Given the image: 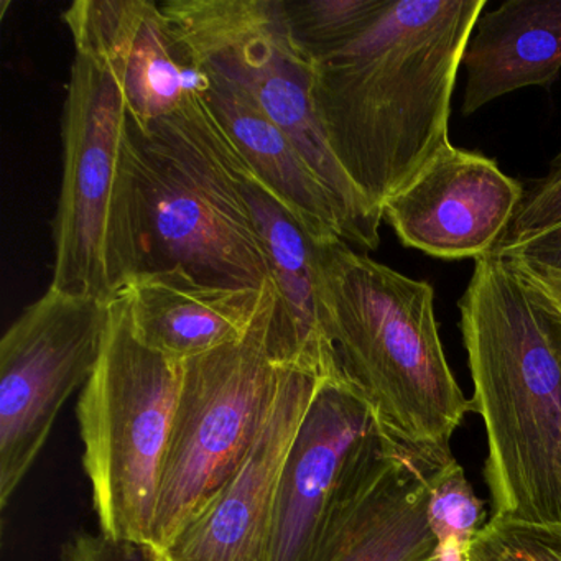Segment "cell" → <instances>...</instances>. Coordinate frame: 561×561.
Listing matches in <instances>:
<instances>
[{"label": "cell", "instance_id": "6da1fadb", "mask_svg": "<svg viewBox=\"0 0 561 561\" xmlns=\"http://www.w3.org/2000/svg\"><path fill=\"white\" fill-rule=\"evenodd\" d=\"M488 0H387L376 21L314 61L328 144L374 209L449 144L456 77Z\"/></svg>", "mask_w": 561, "mask_h": 561}, {"label": "cell", "instance_id": "7a4b0ae2", "mask_svg": "<svg viewBox=\"0 0 561 561\" xmlns=\"http://www.w3.org/2000/svg\"><path fill=\"white\" fill-rule=\"evenodd\" d=\"M458 307L492 517L561 525V304L491 252Z\"/></svg>", "mask_w": 561, "mask_h": 561}, {"label": "cell", "instance_id": "3957f363", "mask_svg": "<svg viewBox=\"0 0 561 561\" xmlns=\"http://www.w3.org/2000/svg\"><path fill=\"white\" fill-rule=\"evenodd\" d=\"M327 333L337 369L383 433L425 461L472 412L446 360L428 282L407 277L344 241L318 244Z\"/></svg>", "mask_w": 561, "mask_h": 561}, {"label": "cell", "instance_id": "277c9868", "mask_svg": "<svg viewBox=\"0 0 561 561\" xmlns=\"http://www.w3.org/2000/svg\"><path fill=\"white\" fill-rule=\"evenodd\" d=\"M142 271H182L208 287L262 290L267 254L241 188L244 157L202 94L176 113L137 127L130 121Z\"/></svg>", "mask_w": 561, "mask_h": 561}, {"label": "cell", "instance_id": "5b68a950", "mask_svg": "<svg viewBox=\"0 0 561 561\" xmlns=\"http://www.w3.org/2000/svg\"><path fill=\"white\" fill-rule=\"evenodd\" d=\"M61 140L50 288L111 304L142 271L139 180L123 93L83 55L71 65Z\"/></svg>", "mask_w": 561, "mask_h": 561}, {"label": "cell", "instance_id": "8992f818", "mask_svg": "<svg viewBox=\"0 0 561 561\" xmlns=\"http://www.w3.org/2000/svg\"><path fill=\"white\" fill-rule=\"evenodd\" d=\"M182 364L136 336L124 295L111 301L103 354L77 409L100 534L111 540H152Z\"/></svg>", "mask_w": 561, "mask_h": 561}, {"label": "cell", "instance_id": "52a82bcc", "mask_svg": "<svg viewBox=\"0 0 561 561\" xmlns=\"http://www.w3.org/2000/svg\"><path fill=\"white\" fill-rule=\"evenodd\" d=\"M193 64L239 88L300 150L336 202L344 242L379 245L382 215L334 157L313 100V60L298 47L284 0L160 2Z\"/></svg>", "mask_w": 561, "mask_h": 561}, {"label": "cell", "instance_id": "ba28073f", "mask_svg": "<svg viewBox=\"0 0 561 561\" xmlns=\"http://www.w3.org/2000/svg\"><path fill=\"white\" fill-rule=\"evenodd\" d=\"M275 294L242 340L182 364L152 540L165 550L231 478L261 433L287 364L274 350Z\"/></svg>", "mask_w": 561, "mask_h": 561}, {"label": "cell", "instance_id": "9c48e42d", "mask_svg": "<svg viewBox=\"0 0 561 561\" xmlns=\"http://www.w3.org/2000/svg\"><path fill=\"white\" fill-rule=\"evenodd\" d=\"M111 304L48 288L0 341V504L8 507L67 400L93 376Z\"/></svg>", "mask_w": 561, "mask_h": 561}, {"label": "cell", "instance_id": "30bf717a", "mask_svg": "<svg viewBox=\"0 0 561 561\" xmlns=\"http://www.w3.org/2000/svg\"><path fill=\"white\" fill-rule=\"evenodd\" d=\"M390 442L341 374L321 377L282 472L271 561H317Z\"/></svg>", "mask_w": 561, "mask_h": 561}, {"label": "cell", "instance_id": "8fae6325", "mask_svg": "<svg viewBox=\"0 0 561 561\" xmlns=\"http://www.w3.org/2000/svg\"><path fill=\"white\" fill-rule=\"evenodd\" d=\"M321 377L307 367H287L239 468L165 550L147 553L149 561H271L282 472Z\"/></svg>", "mask_w": 561, "mask_h": 561}, {"label": "cell", "instance_id": "7c38bea8", "mask_svg": "<svg viewBox=\"0 0 561 561\" xmlns=\"http://www.w3.org/2000/svg\"><path fill=\"white\" fill-rule=\"evenodd\" d=\"M522 196L524 186L494 160L449 142L383 203L382 218L405 248L439 259H479L497 248Z\"/></svg>", "mask_w": 561, "mask_h": 561}, {"label": "cell", "instance_id": "4fadbf2b", "mask_svg": "<svg viewBox=\"0 0 561 561\" xmlns=\"http://www.w3.org/2000/svg\"><path fill=\"white\" fill-rule=\"evenodd\" d=\"M61 18L77 55L113 75L137 127L202 94L206 75L193 64L160 2L77 0Z\"/></svg>", "mask_w": 561, "mask_h": 561}, {"label": "cell", "instance_id": "5bb4252c", "mask_svg": "<svg viewBox=\"0 0 561 561\" xmlns=\"http://www.w3.org/2000/svg\"><path fill=\"white\" fill-rule=\"evenodd\" d=\"M241 188L254 213L275 294L274 350L280 363L330 376L337 369L327 333L318 242L245 162Z\"/></svg>", "mask_w": 561, "mask_h": 561}, {"label": "cell", "instance_id": "9a60e30c", "mask_svg": "<svg viewBox=\"0 0 561 561\" xmlns=\"http://www.w3.org/2000/svg\"><path fill=\"white\" fill-rule=\"evenodd\" d=\"M432 462L393 442L346 505L317 561H430L438 538L430 524Z\"/></svg>", "mask_w": 561, "mask_h": 561}, {"label": "cell", "instance_id": "2e32d148", "mask_svg": "<svg viewBox=\"0 0 561 561\" xmlns=\"http://www.w3.org/2000/svg\"><path fill=\"white\" fill-rule=\"evenodd\" d=\"M272 294L198 284L182 271L139 272L123 291L134 333L150 350L185 363L242 340Z\"/></svg>", "mask_w": 561, "mask_h": 561}, {"label": "cell", "instance_id": "e0dca14e", "mask_svg": "<svg viewBox=\"0 0 561 561\" xmlns=\"http://www.w3.org/2000/svg\"><path fill=\"white\" fill-rule=\"evenodd\" d=\"M461 67L462 116L524 88H550L561 71V0H507L482 12Z\"/></svg>", "mask_w": 561, "mask_h": 561}, {"label": "cell", "instance_id": "ac0fdd59", "mask_svg": "<svg viewBox=\"0 0 561 561\" xmlns=\"http://www.w3.org/2000/svg\"><path fill=\"white\" fill-rule=\"evenodd\" d=\"M205 75L203 100L252 172L318 244L344 241L336 202L294 140L239 88L216 75Z\"/></svg>", "mask_w": 561, "mask_h": 561}, {"label": "cell", "instance_id": "d6986e66", "mask_svg": "<svg viewBox=\"0 0 561 561\" xmlns=\"http://www.w3.org/2000/svg\"><path fill=\"white\" fill-rule=\"evenodd\" d=\"M298 47L314 61L366 31L387 0H284Z\"/></svg>", "mask_w": 561, "mask_h": 561}, {"label": "cell", "instance_id": "ffe728a7", "mask_svg": "<svg viewBox=\"0 0 561 561\" xmlns=\"http://www.w3.org/2000/svg\"><path fill=\"white\" fill-rule=\"evenodd\" d=\"M428 515L438 545L458 543L471 548L488 522L484 502L476 495L465 469L455 456L432 466L428 472Z\"/></svg>", "mask_w": 561, "mask_h": 561}, {"label": "cell", "instance_id": "44dd1931", "mask_svg": "<svg viewBox=\"0 0 561 561\" xmlns=\"http://www.w3.org/2000/svg\"><path fill=\"white\" fill-rule=\"evenodd\" d=\"M469 553L474 561H561V525L491 517Z\"/></svg>", "mask_w": 561, "mask_h": 561}, {"label": "cell", "instance_id": "7402d4cb", "mask_svg": "<svg viewBox=\"0 0 561 561\" xmlns=\"http://www.w3.org/2000/svg\"><path fill=\"white\" fill-rule=\"evenodd\" d=\"M561 222V153L547 175L524 188L520 205L494 251L520 244ZM492 251V252H494Z\"/></svg>", "mask_w": 561, "mask_h": 561}, {"label": "cell", "instance_id": "603a6c76", "mask_svg": "<svg viewBox=\"0 0 561 561\" xmlns=\"http://www.w3.org/2000/svg\"><path fill=\"white\" fill-rule=\"evenodd\" d=\"M494 252L517 265L561 304V222L520 244Z\"/></svg>", "mask_w": 561, "mask_h": 561}, {"label": "cell", "instance_id": "cb8c5ba5", "mask_svg": "<svg viewBox=\"0 0 561 561\" xmlns=\"http://www.w3.org/2000/svg\"><path fill=\"white\" fill-rule=\"evenodd\" d=\"M64 561H149V557L139 545L81 531L65 545Z\"/></svg>", "mask_w": 561, "mask_h": 561}, {"label": "cell", "instance_id": "d4e9b609", "mask_svg": "<svg viewBox=\"0 0 561 561\" xmlns=\"http://www.w3.org/2000/svg\"><path fill=\"white\" fill-rule=\"evenodd\" d=\"M471 548L458 543L438 545V551L430 561H474L471 558Z\"/></svg>", "mask_w": 561, "mask_h": 561}]
</instances>
